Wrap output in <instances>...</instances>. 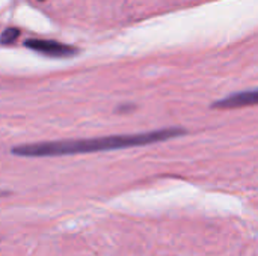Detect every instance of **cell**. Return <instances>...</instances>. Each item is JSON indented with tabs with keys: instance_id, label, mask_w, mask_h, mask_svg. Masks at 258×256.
Masks as SVG:
<instances>
[{
	"instance_id": "1",
	"label": "cell",
	"mask_w": 258,
	"mask_h": 256,
	"mask_svg": "<svg viewBox=\"0 0 258 256\" xmlns=\"http://www.w3.org/2000/svg\"><path fill=\"white\" fill-rule=\"evenodd\" d=\"M187 134V130L180 127L159 128L153 131L133 133V134H112L103 137L91 139H63V140H48V142H35L17 145L11 149L14 155L20 157H63V155H77V154H92V152H106L128 149L136 146H147L157 142H165Z\"/></svg>"
},
{
	"instance_id": "2",
	"label": "cell",
	"mask_w": 258,
	"mask_h": 256,
	"mask_svg": "<svg viewBox=\"0 0 258 256\" xmlns=\"http://www.w3.org/2000/svg\"><path fill=\"white\" fill-rule=\"evenodd\" d=\"M24 45L48 57H71L79 53V48L51 39H27Z\"/></svg>"
},
{
	"instance_id": "3",
	"label": "cell",
	"mask_w": 258,
	"mask_h": 256,
	"mask_svg": "<svg viewBox=\"0 0 258 256\" xmlns=\"http://www.w3.org/2000/svg\"><path fill=\"white\" fill-rule=\"evenodd\" d=\"M251 106H258V89L230 94L225 98H221L212 104V107L218 110H233V109H242Z\"/></svg>"
},
{
	"instance_id": "4",
	"label": "cell",
	"mask_w": 258,
	"mask_h": 256,
	"mask_svg": "<svg viewBox=\"0 0 258 256\" xmlns=\"http://www.w3.org/2000/svg\"><path fill=\"white\" fill-rule=\"evenodd\" d=\"M18 36H20V30H18V29H15V27H12V29H6V30L2 33V36H0V42H2V44H5V45H8V44L15 42Z\"/></svg>"
},
{
	"instance_id": "5",
	"label": "cell",
	"mask_w": 258,
	"mask_h": 256,
	"mask_svg": "<svg viewBox=\"0 0 258 256\" xmlns=\"http://www.w3.org/2000/svg\"><path fill=\"white\" fill-rule=\"evenodd\" d=\"M8 195H9L8 192H2V190H0V196H8Z\"/></svg>"
}]
</instances>
